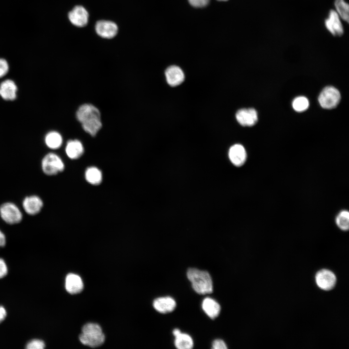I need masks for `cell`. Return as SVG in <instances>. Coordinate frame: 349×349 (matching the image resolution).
<instances>
[{"label": "cell", "instance_id": "cell-1", "mask_svg": "<svg viewBox=\"0 0 349 349\" xmlns=\"http://www.w3.org/2000/svg\"><path fill=\"white\" fill-rule=\"evenodd\" d=\"M76 116L85 132L95 136L102 127L101 114L94 105L85 103L78 109Z\"/></svg>", "mask_w": 349, "mask_h": 349}, {"label": "cell", "instance_id": "cell-2", "mask_svg": "<svg viewBox=\"0 0 349 349\" xmlns=\"http://www.w3.org/2000/svg\"><path fill=\"white\" fill-rule=\"evenodd\" d=\"M187 276L192 288L197 294L206 295L212 293L213 281L208 271L190 268L187 271Z\"/></svg>", "mask_w": 349, "mask_h": 349}, {"label": "cell", "instance_id": "cell-3", "mask_svg": "<svg viewBox=\"0 0 349 349\" xmlns=\"http://www.w3.org/2000/svg\"><path fill=\"white\" fill-rule=\"evenodd\" d=\"M79 339L82 344L92 348H95L103 344L105 341V335L99 325L89 323L84 325L82 328Z\"/></svg>", "mask_w": 349, "mask_h": 349}, {"label": "cell", "instance_id": "cell-4", "mask_svg": "<svg viewBox=\"0 0 349 349\" xmlns=\"http://www.w3.org/2000/svg\"><path fill=\"white\" fill-rule=\"evenodd\" d=\"M41 168L47 175L53 176L62 173L65 165L62 158L57 154L50 152L44 156L41 161Z\"/></svg>", "mask_w": 349, "mask_h": 349}, {"label": "cell", "instance_id": "cell-5", "mask_svg": "<svg viewBox=\"0 0 349 349\" xmlns=\"http://www.w3.org/2000/svg\"><path fill=\"white\" fill-rule=\"evenodd\" d=\"M0 216L6 223L14 225L20 223L23 215L19 207L12 202H7L0 206Z\"/></svg>", "mask_w": 349, "mask_h": 349}, {"label": "cell", "instance_id": "cell-6", "mask_svg": "<svg viewBox=\"0 0 349 349\" xmlns=\"http://www.w3.org/2000/svg\"><path fill=\"white\" fill-rule=\"evenodd\" d=\"M341 98L339 91L333 86L324 88L318 97L320 106L327 109H332L337 106Z\"/></svg>", "mask_w": 349, "mask_h": 349}, {"label": "cell", "instance_id": "cell-7", "mask_svg": "<svg viewBox=\"0 0 349 349\" xmlns=\"http://www.w3.org/2000/svg\"><path fill=\"white\" fill-rule=\"evenodd\" d=\"M336 278L331 271L322 269L316 275V282L318 286L324 290H329L334 286Z\"/></svg>", "mask_w": 349, "mask_h": 349}, {"label": "cell", "instance_id": "cell-8", "mask_svg": "<svg viewBox=\"0 0 349 349\" xmlns=\"http://www.w3.org/2000/svg\"><path fill=\"white\" fill-rule=\"evenodd\" d=\"M44 206L42 199L36 195L27 196L23 199L22 207L25 212L31 216L38 214Z\"/></svg>", "mask_w": 349, "mask_h": 349}, {"label": "cell", "instance_id": "cell-9", "mask_svg": "<svg viewBox=\"0 0 349 349\" xmlns=\"http://www.w3.org/2000/svg\"><path fill=\"white\" fill-rule=\"evenodd\" d=\"M17 91V84L12 79H5L0 83V96L5 101L15 100Z\"/></svg>", "mask_w": 349, "mask_h": 349}, {"label": "cell", "instance_id": "cell-10", "mask_svg": "<svg viewBox=\"0 0 349 349\" xmlns=\"http://www.w3.org/2000/svg\"><path fill=\"white\" fill-rule=\"evenodd\" d=\"M96 33L101 37L107 39L114 37L118 32V27L113 22L107 20H99L95 26Z\"/></svg>", "mask_w": 349, "mask_h": 349}, {"label": "cell", "instance_id": "cell-11", "mask_svg": "<svg viewBox=\"0 0 349 349\" xmlns=\"http://www.w3.org/2000/svg\"><path fill=\"white\" fill-rule=\"evenodd\" d=\"M68 16L71 23L77 27H84L88 22V13L82 6H75L69 12Z\"/></svg>", "mask_w": 349, "mask_h": 349}, {"label": "cell", "instance_id": "cell-12", "mask_svg": "<svg viewBox=\"0 0 349 349\" xmlns=\"http://www.w3.org/2000/svg\"><path fill=\"white\" fill-rule=\"evenodd\" d=\"M327 29L334 36H341L344 30L340 17L335 10H331L329 16L325 21Z\"/></svg>", "mask_w": 349, "mask_h": 349}, {"label": "cell", "instance_id": "cell-13", "mask_svg": "<svg viewBox=\"0 0 349 349\" xmlns=\"http://www.w3.org/2000/svg\"><path fill=\"white\" fill-rule=\"evenodd\" d=\"M238 122L243 126H252L257 121V112L253 108L242 109L236 115Z\"/></svg>", "mask_w": 349, "mask_h": 349}, {"label": "cell", "instance_id": "cell-14", "mask_svg": "<svg viewBox=\"0 0 349 349\" xmlns=\"http://www.w3.org/2000/svg\"><path fill=\"white\" fill-rule=\"evenodd\" d=\"M176 305L175 301L170 296L156 298L153 302L154 309L162 314H166L173 311Z\"/></svg>", "mask_w": 349, "mask_h": 349}, {"label": "cell", "instance_id": "cell-15", "mask_svg": "<svg viewBox=\"0 0 349 349\" xmlns=\"http://www.w3.org/2000/svg\"><path fill=\"white\" fill-rule=\"evenodd\" d=\"M229 158L234 165L238 167L242 166L247 158L244 147L240 144L233 145L229 149Z\"/></svg>", "mask_w": 349, "mask_h": 349}, {"label": "cell", "instance_id": "cell-16", "mask_svg": "<svg viewBox=\"0 0 349 349\" xmlns=\"http://www.w3.org/2000/svg\"><path fill=\"white\" fill-rule=\"evenodd\" d=\"M165 74L168 83L171 86L180 84L185 78L182 70L176 65L168 67L165 70Z\"/></svg>", "mask_w": 349, "mask_h": 349}, {"label": "cell", "instance_id": "cell-17", "mask_svg": "<svg viewBox=\"0 0 349 349\" xmlns=\"http://www.w3.org/2000/svg\"><path fill=\"white\" fill-rule=\"evenodd\" d=\"M65 152L69 159H77L83 155L84 148L82 143L79 140H70L66 143Z\"/></svg>", "mask_w": 349, "mask_h": 349}, {"label": "cell", "instance_id": "cell-18", "mask_svg": "<svg viewBox=\"0 0 349 349\" xmlns=\"http://www.w3.org/2000/svg\"><path fill=\"white\" fill-rule=\"evenodd\" d=\"M65 287L66 291L71 294L80 292L83 288L81 278L77 274L69 273L65 278Z\"/></svg>", "mask_w": 349, "mask_h": 349}, {"label": "cell", "instance_id": "cell-19", "mask_svg": "<svg viewBox=\"0 0 349 349\" xmlns=\"http://www.w3.org/2000/svg\"><path fill=\"white\" fill-rule=\"evenodd\" d=\"M202 308L206 315L212 319L219 315L221 310L219 303L210 297H206L203 300Z\"/></svg>", "mask_w": 349, "mask_h": 349}, {"label": "cell", "instance_id": "cell-20", "mask_svg": "<svg viewBox=\"0 0 349 349\" xmlns=\"http://www.w3.org/2000/svg\"><path fill=\"white\" fill-rule=\"evenodd\" d=\"M84 177L87 183L95 186L101 184L103 180L102 171L98 167L94 166H89L86 168Z\"/></svg>", "mask_w": 349, "mask_h": 349}, {"label": "cell", "instance_id": "cell-21", "mask_svg": "<svg viewBox=\"0 0 349 349\" xmlns=\"http://www.w3.org/2000/svg\"><path fill=\"white\" fill-rule=\"evenodd\" d=\"M44 142L46 145L52 150L58 149L61 147L63 143L62 135L58 131L51 130L45 135Z\"/></svg>", "mask_w": 349, "mask_h": 349}, {"label": "cell", "instance_id": "cell-22", "mask_svg": "<svg viewBox=\"0 0 349 349\" xmlns=\"http://www.w3.org/2000/svg\"><path fill=\"white\" fill-rule=\"evenodd\" d=\"M174 346L178 349H190L193 347V341L188 334L180 333L176 335Z\"/></svg>", "mask_w": 349, "mask_h": 349}, {"label": "cell", "instance_id": "cell-23", "mask_svg": "<svg viewBox=\"0 0 349 349\" xmlns=\"http://www.w3.org/2000/svg\"><path fill=\"white\" fill-rule=\"evenodd\" d=\"M334 5L336 9V12L342 19L347 21H349V6L344 0H335Z\"/></svg>", "mask_w": 349, "mask_h": 349}, {"label": "cell", "instance_id": "cell-24", "mask_svg": "<svg viewBox=\"0 0 349 349\" xmlns=\"http://www.w3.org/2000/svg\"><path fill=\"white\" fill-rule=\"evenodd\" d=\"M337 226L343 231H347L349 228V212L346 210L339 212L335 219Z\"/></svg>", "mask_w": 349, "mask_h": 349}, {"label": "cell", "instance_id": "cell-25", "mask_svg": "<svg viewBox=\"0 0 349 349\" xmlns=\"http://www.w3.org/2000/svg\"><path fill=\"white\" fill-rule=\"evenodd\" d=\"M293 109L297 111L301 112L306 110L309 106L308 99L304 96H299L292 102Z\"/></svg>", "mask_w": 349, "mask_h": 349}, {"label": "cell", "instance_id": "cell-26", "mask_svg": "<svg viewBox=\"0 0 349 349\" xmlns=\"http://www.w3.org/2000/svg\"><path fill=\"white\" fill-rule=\"evenodd\" d=\"M45 347V344L43 341L34 339L27 344L26 348L28 349H43Z\"/></svg>", "mask_w": 349, "mask_h": 349}, {"label": "cell", "instance_id": "cell-27", "mask_svg": "<svg viewBox=\"0 0 349 349\" xmlns=\"http://www.w3.org/2000/svg\"><path fill=\"white\" fill-rule=\"evenodd\" d=\"M9 71V65L8 62L3 58H0V79L5 77Z\"/></svg>", "mask_w": 349, "mask_h": 349}, {"label": "cell", "instance_id": "cell-28", "mask_svg": "<svg viewBox=\"0 0 349 349\" xmlns=\"http://www.w3.org/2000/svg\"><path fill=\"white\" fill-rule=\"evenodd\" d=\"M212 349H227V347L223 340L221 339H217L212 342Z\"/></svg>", "mask_w": 349, "mask_h": 349}, {"label": "cell", "instance_id": "cell-29", "mask_svg": "<svg viewBox=\"0 0 349 349\" xmlns=\"http://www.w3.org/2000/svg\"><path fill=\"white\" fill-rule=\"evenodd\" d=\"M190 3L195 7H203L206 6L209 0H188Z\"/></svg>", "mask_w": 349, "mask_h": 349}, {"label": "cell", "instance_id": "cell-30", "mask_svg": "<svg viewBox=\"0 0 349 349\" xmlns=\"http://www.w3.org/2000/svg\"><path fill=\"white\" fill-rule=\"evenodd\" d=\"M8 273V268L3 259L0 258V279L5 276Z\"/></svg>", "mask_w": 349, "mask_h": 349}, {"label": "cell", "instance_id": "cell-31", "mask_svg": "<svg viewBox=\"0 0 349 349\" xmlns=\"http://www.w3.org/2000/svg\"><path fill=\"white\" fill-rule=\"evenodd\" d=\"M6 239L5 234L0 229V248L5 246L6 245Z\"/></svg>", "mask_w": 349, "mask_h": 349}, {"label": "cell", "instance_id": "cell-32", "mask_svg": "<svg viewBox=\"0 0 349 349\" xmlns=\"http://www.w3.org/2000/svg\"><path fill=\"white\" fill-rule=\"evenodd\" d=\"M7 315V313L5 309L0 306V323L2 322L5 318Z\"/></svg>", "mask_w": 349, "mask_h": 349}, {"label": "cell", "instance_id": "cell-33", "mask_svg": "<svg viewBox=\"0 0 349 349\" xmlns=\"http://www.w3.org/2000/svg\"><path fill=\"white\" fill-rule=\"evenodd\" d=\"M181 333V331H180V330L179 329H174L173 331V334L174 335V336H175L176 335H177V334H179V333Z\"/></svg>", "mask_w": 349, "mask_h": 349}, {"label": "cell", "instance_id": "cell-34", "mask_svg": "<svg viewBox=\"0 0 349 349\" xmlns=\"http://www.w3.org/2000/svg\"><path fill=\"white\" fill-rule=\"evenodd\" d=\"M220 0V1H226V0Z\"/></svg>", "mask_w": 349, "mask_h": 349}]
</instances>
